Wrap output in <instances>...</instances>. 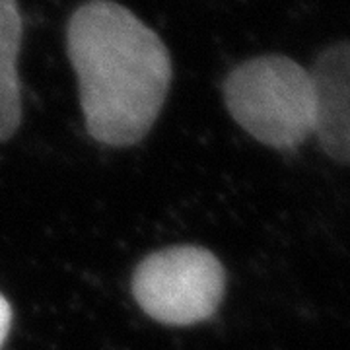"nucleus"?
Returning <instances> with one entry per match:
<instances>
[{"mask_svg": "<svg viewBox=\"0 0 350 350\" xmlns=\"http://www.w3.org/2000/svg\"><path fill=\"white\" fill-rule=\"evenodd\" d=\"M226 273L208 250L175 245L156 251L133 275V296L142 312L165 325H195L220 308Z\"/></svg>", "mask_w": 350, "mask_h": 350, "instance_id": "7ed1b4c3", "label": "nucleus"}, {"mask_svg": "<svg viewBox=\"0 0 350 350\" xmlns=\"http://www.w3.org/2000/svg\"><path fill=\"white\" fill-rule=\"evenodd\" d=\"M313 135L335 162L350 163V41L329 45L310 70Z\"/></svg>", "mask_w": 350, "mask_h": 350, "instance_id": "20e7f679", "label": "nucleus"}, {"mask_svg": "<svg viewBox=\"0 0 350 350\" xmlns=\"http://www.w3.org/2000/svg\"><path fill=\"white\" fill-rule=\"evenodd\" d=\"M224 101L234 121L271 148H296L313 135L312 76L288 57L238 64L226 76Z\"/></svg>", "mask_w": 350, "mask_h": 350, "instance_id": "f03ea898", "label": "nucleus"}, {"mask_svg": "<svg viewBox=\"0 0 350 350\" xmlns=\"http://www.w3.org/2000/svg\"><path fill=\"white\" fill-rule=\"evenodd\" d=\"M10 325H12V310H10V304L6 301V298L0 294V349L8 337Z\"/></svg>", "mask_w": 350, "mask_h": 350, "instance_id": "423d86ee", "label": "nucleus"}, {"mask_svg": "<svg viewBox=\"0 0 350 350\" xmlns=\"http://www.w3.org/2000/svg\"><path fill=\"white\" fill-rule=\"evenodd\" d=\"M66 47L90 137L107 146L146 137L174 76L162 39L125 6L90 0L68 22Z\"/></svg>", "mask_w": 350, "mask_h": 350, "instance_id": "f257e3e1", "label": "nucleus"}, {"mask_svg": "<svg viewBox=\"0 0 350 350\" xmlns=\"http://www.w3.org/2000/svg\"><path fill=\"white\" fill-rule=\"evenodd\" d=\"M22 16L18 0H0V142L8 140L22 121L18 55Z\"/></svg>", "mask_w": 350, "mask_h": 350, "instance_id": "39448f33", "label": "nucleus"}]
</instances>
